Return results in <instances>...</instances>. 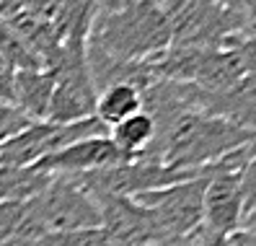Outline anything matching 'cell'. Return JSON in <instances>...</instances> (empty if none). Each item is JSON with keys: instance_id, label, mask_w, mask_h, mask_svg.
<instances>
[{"instance_id": "cell-10", "label": "cell", "mask_w": 256, "mask_h": 246, "mask_svg": "<svg viewBox=\"0 0 256 246\" xmlns=\"http://www.w3.org/2000/svg\"><path fill=\"white\" fill-rule=\"evenodd\" d=\"M54 81L44 68L16 70V86H13V106L28 122H47L50 101H52Z\"/></svg>"}, {"instance_id": "cell-17", "label": "cell", "mask_w": 256, "mask_h": 246, "mask_svg": "<svg viewBox=\"0 0 256 246\" xmlns=\"http://www.w3.org/2000/svg\"><path fill=\"white\" fill-rule=\"evenodd\" d=\"M225 246H256L254 241V228H238L225 236Z\"/></svg>"}, {"instance_id": "cell-16", "label": "cell", "mask_w": 256, "mask_h": 246, "mask_svg": "<svg viewBox=\"0 0 256 246\" xmlns=\"http://www.w3.org/2000/svg\"><path fill=\"white\" fill-rule=\"evenodd\" d=\"M13 86H16V68L0 57V104L3 106H13Z\"/></svg>"}, {"instance_id": "cell-14", "label": "cell", "mask_w": 256, "mask_h": 246, "mask_svg": "<svg viewBox=\"0 0 256 246\" xmlns=\"http://www.w3.org/2000/svg\"><path fill=\"white\" fill-rule=\"evenodd\" d=\"M0 57L10 63L16 70H34V68H42L39 57L26 47V42L13 32V29L0 19Z\"/></svg>"}, {"instance_id": "cell-18", "label": "cell", "mask_w": 256, "mask_h": 246, "mask_svg": "<svg viewBox=\"0 0 256 246\" xmlns=\"http://www.w3.org/2000/svg\"><path fill=\"white\" fill-rule=\"evenodd\" d=\"M192 238H194V246H225V236L210 233V230H204V228H200Z\"/></svg>"}, {"instance_id": "cell-3", "label": "cell", "mask_w": 256, "mask_h": 246, "mask_svg": "<svg viewBox=\"0 0 256 246\" xmlns=\"http://www.w3.org/2000/svg\"><path fill=\"white\" fill-rule=\"evenodd\" d=\"M171 47L222 50L254 39V3H160Z\"/></svg>"}, {"instance_id": "cell-11", "label": "cell", "mask_w": 256, "mask_h": 246, "mask_svg": "<svg viewBox=\"0 0 256 246\" xmlns=\"http://www.w3.org/2000/svg\"><path fill=\"white\" fill-rule=\"evenodd\" d=\"M138 112H142V91L132 83L106 86L96 96V119L104 127H114Z\"/></svg>"}, {"instance_id": "cell-15", "label": "cell", "mask_w": 256, "mask_h": 246, "mask_svg": "<svg viewBox=\"0 0 256 246\" xmlns=\"http://www.w3.org/2000/svg\"><path fill=\"white\" fill-rule=\"evenodd\" d=\"M28 127V119L18 112L13 109V106H3L0 104V145L8 143L10 137H16L21 130Z\"/></svg>"}, {"instance_id": "cell-5", "label": "cell", "mask_w": 256, "mask_h": 246, "mask_svg": "<svg viewBox=\"0 0 256 246\" xmlns=\"http://www.w3.org/2000/svg\"><path fill=\"white\" fill-rule=\"evenodd\" d=\"M86 44L75 42L60 47L52 57L44 60V70L52 75L54 91L50 101L47 122L54 125H70L88 117H96V96L98 91L94 86L91 70L86 60Z\"/></svg>"}, {"instance_id": "cell-9", "label": "cell", "mask_w": 256, "mask_h": 246, "mask_svg": "<svg viewBox=\"0 0 256 246\" xmlns=\"http://www.w3.org/2000/svg\"><path fill=\"white\" fill-rule=\"evenodd\" d=\"M130 158L122 150H116V145L109 140V135H101V137H88V140L72 143L36 166L50 176H78V174L106 171V168L122 166Z\"/></svg>"}, {"instance_id": "cell-13", "label": "cell", "mask_w": 256, "mask_h": 246, "mask_svg": "<svg viewBox=\"0 0 256 246\" xmlns=\"http://www.w3.org/2000/svg\"><path fill=\"white\" fill-rule=\"evenodd\" d=\"M52 181V176L47 171H42L39 166H0V205L6 202H21L39 194L47 184Z\"/></svg>"}, {"instance_id": "cell-7", "label": "cell", "mask_w": 256, "mask_h": 246, "mask_svg": "<svg viewBox=\"0 0 256 246\" xmlns=\"http://www.w3.org/2000/svg\"><path fill=\"white\" fill-rule=\"evenodd\" d=\"M204 176L178 181L171 187H160L153 192L134 194L140 207H145L158 223L166 238H186L202 228V197H204Z\"/></svg>"}, {"instance_id": "cell-12", "label": "cell", "mask_w": 256, "mask_h": 246, "mask_svg": "<svg viewBox=\"0 0 256 246\" xmlns=\"http://www.w3.org/2000/svg\"><path fill=\"white\" fill-rule=\"evenodd\" d=\"M153 137H156V122L148 112H138V114L122 119L119 125L109 127V140L130 161L142 158L145 150L150 148V143H153Z\"/></svg>"}, {"instance_id": "cell-19", "label": "cell", "mask_w": 256, "mask_h": 246, "mask_svg": "<svg viewBox=\"0 0 256 246\" xmlns=\"http://www.w3.org/2000/svg\"><path fill=\"white\" fill-rule=\"evenodd\" d=\"M194 236V233H192ZM192 236H186V238H166V241H160V243H156V246H194V238Z\"/></svg>"}, {"instance_id": "cell-6", "label": "cell", "mask_w": 256, "mask_h": 246, "mask_svg": "<svg viewBox=\"0 0 256 246\" xmlns=\"http://www.w3.org/2000/svg\"><path fill=\"white\" fill-rule=\"evenodd\" d=\"M109 135V127H104L96 117H88L70 125H54V122H28V127L21 130L16 137L0 145V166H36L44 158L65 150L72 143L88 140V137Z\"/></svg>"}, {"instance_id": "cell-4", "label": "cell", "mask_w": 256, "mask_h": 246, "mask_svg": "<svg viewBox=\"0 0 256 246\" xmlns=\"http://www.w3.org/2000/svg\"><path fill=\"white\" fill-rule=\"evenodd\" d=\"M98 225L101 215L96 202L70 176H52V181L39 194L26 199L28 246H34L44 236L72 233Z\"/></svg>"}, {"instance_id": "cell-1", "label": "cell", "mask_w": 256, "mask_h": 246, "mask_svg": "<svg viewBox=\"0 0 256 246\" xmlns=\"http://www.w3.org/2000/svg\"><path fill=\"white\" fill-rule=\"evenodd\" d=\"M86 47L114 63H148L171 47V24L160 3H96Z\"/></svg>"}, {"instance_id": "cell-8", "label": "cell", "mask_w": 256, "mask_h": 246, "mask_svg": "<svg viewBox=\"0 0 256 246\" xmlns=\"http://www.w3.org/2000/svg\"><path fill=\"white\" fill-rule=\"evenodd\" d=\"M101 228L112 236L116 246H156L166 241L158 223L145 207H140L130 197H96L94 199Z\"/></svg>"}, {"instance_id": "cell-2", "label": "cell", "mask_w": 256, "mask_h": 246, "mask_svg": "<svg viewBox=\"0 0 256 246\" xmlns=\"http://www.w3.org/2000/svg\"><path fill=\"white\" fill-rule=\"evenodd\" d=\"M202 228L228 236L238 228H254V143L240 145L202 168Z\"/></svg>"}]
</instances>
